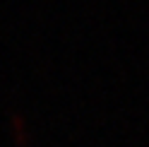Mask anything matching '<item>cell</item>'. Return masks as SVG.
I'll list each match as a JSON object with an SVG mask.
<instances>
[{"mask_svg":"<svg viewBox=\"0 0 149 147\" xmlns=\"http://www.w3.org/2000/svg\"><path fill=\"white\" fill-rule=\"evenodd\" d=\"M10 123H12V130H15V140L24 145L26 140H29V130H26V121H24V116L19 113H12L10 116Z\"/></svg>","mask_w":149,"mask_h":147,"instance_id":"cell-1","label":"cell"}]
</instances>
